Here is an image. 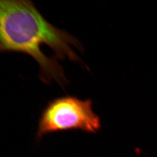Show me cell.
Listing matches in <instances>:
<instances>
[{
  "label": "cell",
  "instance_id": "obj_1",
  "mask_svg": "<svg viewBox=\"0 0 157 157\" xmlns=\"http://www.w3.org/2000/svg\"><path fill=\"white\" fill-rule=\"evenodd\" d=\"M46 45L58 58L74 62L80 59L72 49L81 45L74 37L49 23L30 1H0V53L21 52L33 58L40 69V78L63 86L66 83L62 67L56 59L45 55Z\"/></svg>",
  "mask_w": 157,
  "mask_h": 157
},
{
  "label": "cell",
  "instance_id": "obj_2",
  "mask_svg": "<svg viewBox=\"0 0 157 157\" xmlns=\"http://www.w3.org/2000/svg\"><path fill=\"white\" fill-rule=\"evenodd\" d=\"M100 127V119L93 110L91 100L62 97L50 102L43 109L36 139L39 141L48 134L70 129L95 133Z\"/></svg>",
  "mask_w": 157,
  "mask_h": 157
}]
</instances>
